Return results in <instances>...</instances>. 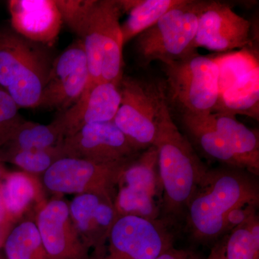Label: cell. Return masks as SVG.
Listing matches in <instances>:
<instances>
[{"mask_svg":"<svg viewBox=\"0 0 259 259\" xmlns=\"http://www.w3.org/2000/svg\"><path fill=\"white\" fill-rule=\"evenodd\" d=\"M256 176L233 167L208 169L191 197L185 218L194 240L202 243L225 236L227 214L241 206L259 204Z\"/></svg>","mask_w":259,"mask_h":259,"instance_id":"cell-1","label":"cell"},{"mask_svg":"<svg viewBox=\"0 0 259 259\" xmlns=\"http://www.w3.org/2000/svg\"><path fill=\"white\" fill-rule=\"evenodd\" d=\"M153 146L162 188L160 219L168 227L185 221L186 209L208 168L172 119L163 114Z\"/></svg>","mask_w":259,"mask_h":259,"instance_id":"cell-2","label":"cell"},{"mask_svg":"<svg viewBox=\"0 0 259 259\" xmlns=\"http://www.w3.org/2000/svg\"><path fill=\"white\" fill-rule=\"evenodd\" d=\"M53 62L47 46L0 30V88L19 109L39 107Z\"/></svg>","mask_w":259,"mask_h":259,"instance_id":"cell-3","label":"cell"},{"mask_svg":"<svg viewBox=\"0 0 259 259\" xmlns=\"http://www.w3.org/2000/svg\"><path fill=\"white\" fill-rule=\"evenodd\" d=\"M208 1L180 0L151 28L136 37L141 62L148 66L182 60L198 54L194 47L199 19Z\"/></svg>","mask_w":259,"mask_h":259,"instance_id":"cell-4","label":"cell"},{"mask_svg":"<svg viewBox=\"0 0 259 259\" xmlns=\"http://www.w3.org/2000/svg\"><path fill=\"white\" fill-rule=\"evenodd\" d=\"M121 13L117 0H97L81 40L89 71L88 84L83 95L100 82L119 85L123 77Z\"/></svg>","mask_w":259,"mask_h":259,"instance_id":"cell-5","label":"cell"},{"mask_svg":"<svg viewBox=\"0 0 259 259\" xmlns=\"http://www.w3.org/2000/svg\"><path fill=\"white\" fill-rule=\"evenodd\" d=\"M119 90L121 102L114 123L142 152L154 144L162 117L169 108L164 83L123 76Z\"/></svg>","mask_w":259,"mask_h":259,"instance_id":"cell-6","label":"cell"},{"mask_svg":"<svg viewBox=\"0 0 259 259\" xmlns=\"http://www.w3.org/2000/svg\"><path fill=\"white\" fill-rule=\"evenodd\" d=\"M163 66L168 104L182 115L212 113L218 97V70L212 56L197 54Z\"/></svg>","mask_w":259,"mask_h":259,"instance_id":"cell-7","label":"cell"},{"mask_svg":"<svg viewBox=\"0 0 259 259\" xmlns=\"http://www.w3.org/2000/svg\"><path fill=\"white\" fill-rule=\"evenodd\" d=\"M162 188L154 146L142 151L122 172L114 205L120 216H136L149 221L161 217Z\"/></svg>","mask_w":259,"mask_h":259,"instance_id":"cell-8","label":"cell"},{"mask_svg":"<svg viewBox=\"0 0 259 259\" xmlns=\"http://www.w3.org/2000/svg\"><path fill=\"white\" fill-rule=\"evenodd\" d=\"M161 219L120 216L105 246L90 259H154L173 248L175 234Z\"/></svg>","mask_w":259,"mask_h":259,"instance_id":"cell-9","label":"cell"},{"mask_svg":"<svg viewBox=\"0 0 259 259\" xmlns=\"http://www.w3.org/2000/svg\"><path fill=\"white\" fill-rule=\"evenodd\" d=\"M132 161L106 164L65 157L42 175L41 183L58 196L97 194L110 197L114 202L121 175Z\"/></svg>","mask_w":259,"mask_h":259,"instance_id":"cell-10","label":"cell"},{"mask_svg":"<svg viewBox=\"0 0 259 259\" xmlns=\"http://www.w3.org/2000/svg\"><path fill=\"white\" fill-rule=\"evenodd\" d=\"M88 81V61L79 39L54 59L39 107L65 111L81 98Z\"/></svg>","mask_w":259,"mask_h":259,"instance_id":"cell-11","label":"cell"},{"mask_svg":"<svg viewBox=\"0 0 259 259\" xmlns=\"http://www.w3.org/2000/svg\"><path fill=\"white\" fill-rule=\"evenodd\" d=\"M65 157L99 163H123L135 159L139 152L125 135L111 122L90 124L61 142Z\"/></svg>","mask_w":259,"mask_h":259,"instance_id":"cell-12","label":"cell"},{"mask_svg":"<svg viewBox=\"0 0 259 259\" xmlns=\"http://www.w3.org/2000/svg\"><path fill=\"white\" fill-rule=\"evenodd\" d=\"M194 47L219 53L253 47L251 23L227 3L208 1L199 17Z\"/></svg>","mask_w":259,"mask_h":259,"instance_id":"cell-13","label":"cell"},{"mask_svg":"<svg viewBox=\"0 0 259 259\" xmlns=\"http://www.w3.org/2000/svg\"><path fill=\"white\" fill-rule=\"evenodd\" d=\"M35 223L50 259H90L64 199L58 196L42 204Z\"/></svg>","mask_w":259,"mask_h":259,"instance_id":"cell-14","label":"cell"},{"mask_svg":"<svg viewBox=\"0 0 259 259\" xmlns=\"http://www.w3.org/2000/svg\"><path fill=\"white\" fill-rule=\"evenodd\" d=\"M70 214L85 246L95 255L105 246L112 226L119 218L113 199L97 194L75 195L69 204Z\"/></svg>","mask_w":259,"mask_h":259,"instance_id":"cell-15","label":"cell"},{"mask_svg":"<svg viewBox=\"0 0 259 259\" xmlns=\"http://www.w3.org/2000/svg\"><path fill=\"white\" fill-rule=\"evenodd\" d=\"M120 102L119 85L100 82L83 94L74 105L61 112L54 121L62 131L64 139L84 126L113 121Z\"/></svg>","mask_w":259,"mask_h":259,"instance_id":"cell-16","label":"cell"},{"mask_svg":"<svg viewBox=\"0 0 259 259\" xmlns=\"http://www.w3.org/2000/svg\"><path fill=\"white\" fill-rule=\"evenodd\" d=\"M8 7L16 33L47 47L55 42L63 24L55 0H11Z\"/></svg>","mask_w":259,"mask_h":259,"instance_id":"cell-17","label":"cell"},{"mask_svg":"<svg viewBox=\"0 0 259 259\" xmlns=\"http://www.w3.org/2000/svg\"><path fill=\"white\" fill-rule=\"evenodd\" d=\"M209 118L231 146L242 169L258 177V131L247 127L232 114L213 112L209 115Z\"/></svg>","mask_w":259,"mask_h":259,"instance_id":"cell-18","label":"cell"},{"mask_svg":"<svg viewBox=\"0 0 259 259\" xmlns=\"http://www.w3.org/2000/svg\"><path fill=\"white\" fill-rule=\"evenodd\" d=\"M2 194L7 218L17 224L34 203H44L42 183L37 177L24 171H6Z\"/></svg>","mask_w":259,"mask_h":259,"instance_id":"cell-19","label":"cell"},{"mask_svg":"<svg viewBox=\"0 0 259 259\" xmlns=\"http://www.w3.org/2000/svg\"><path fill=\"white\" fill-rule=\"evenodd\" d=\"M209 115H182V122L191 139L206 157L226 166L242 169L231 146L212 125Z\"/></svg>","mask_w":259,"mask_h":259,"instance_id":"cell-20","label":"cell"},{"mask_svg":"<svg viewBox=\"0 0 259 259\" xmlns=\"http://www.w3.org/2000/svg\"><path fill=\"white\" fill-rule=\"evenodd\" d=\"M213 112L244 115L258 121L259 67L218 94L217 103Z\"/></svg>","mask_w":259,"mask_h":259,"instance_id":"cell-21","label":"cell"},{"mask_svg":"<svg viewBox=\"0 0 259 259\" xmlns=\"http://www.w3.org/2000/svg\"><path fill=\"white\" fill-rule=\"evenodd\" d=\"M180 0H121V12L128 14L121 25L124 45L153 26Z\"/></svg>","mask_w":259,"mask_h":259,"instance_id":"cell-22","label":"cell"},{"mask_svg":"<svg viewBox=\"0 0 259 259\" xmlns=\"http://www.w3.org/2000/svg\"><path fill=\"white\" fill-rule=\"evenodd\" d=\"M64 140L62 131L55 121L48 125L23 120L15 128L0 152L44 149L54 147Z\"/></svg>","mask_w":259,"mask_h":259,"instance_id":"cell-23","label":"cell"},{"mask_svg":"<svg viewBox=\"0 0 259 259\" xmlns=\"http://www.w3.org/2000/svg\"><path fill=\"white\" fill-rule=\"evenodd\" d=\"M8 259H50L39 236L35 221L17 223L3 245Z\"/></svg>","mask_w":259,"mask_h":259,"instance_id":"cell-24","label":"cell"},{"mask_svg":"<svg viewBox=\"0 0 259 259\" xmlns=\"http://www.w3.org/2000/svg\"><path fill=\"white\" fill-rule=\"evenodd\" d=\"M218 70V94L245 74L259 67L258 52L253 47H247L212 56Z\"/></svg>","mask_w":259,"mask_h":259,"instance_id":"cell-25","label":"cell"},{"mask_svg":"<svg viewBox=\"0 0 259 259\" xmlns=\"http://www.w3.org/2000/svg\"><path fill=\"white\" fill-rule=\"evenodd\" d=\"M226 259H259V218L253 213L226 235Z\"/></svg>","mask_w":259,"mask_h":259,"instance_id":"cell-26","label":"cell"},{"mask_svg":"<svg viewBox=\"0 0 259 259\" xmlns=\"http://www.w3.org/2000/svg\"><path fill=\"white\" fill-rule=\"evenodd\" d=\"M65 158L61 143L44 149L0 152V161L18 166L22 171L33 176L42 175L55 162Z\"/></svg>","mask_w":259,"mask_h":259,"instance_id":"cell-27","label":"cell"},{"mask_svg":"<svg viewBox=\"0 0 259 259\" xmlns=\"http://www.w3.org/2000/svg\"><path fill=\"white\" fill-rule=\"evenodd\" d=\"M97 0H55L62 23L82 40Z\"/></svg>","mask_w":259,"mask_h":259,"instance_id":"cell-28","label":"cell"},{"mask_svg":"<svg viewBox=\"0 0 259 259\" xmlns=\"http://www.w3.org/2000/svg\"><path fill=\"white\" fill-rule=\"evenodd\" d=\"M11 97L0 88V148L11 137L15 128L24 120Z\"/></svg>","mask_w":259,"mask_h":259,"instance_id":"cell-29","label":"cell"},{"mask_svg":"<svg viewBox=\"0 0 259 259\" xmlns=\"http://www.w3.org/2000/svg\"><path fill=\"white\" fill-rule=\"evenodd\" d=\"M258 206L247 204L232 209L227 214L224 221V233L231 231L233 228L245 222L253 213L258 212Z\"/></svg>","mask_w":259,"mask_h":259,"instance_id":"cell-30","label":"cell"},{"mask_svg":"<svg viewBox=\"0 0 259 259\" xmlns=\"http://www.w3.org/2000/svg\"><path fill=\"white\" fill-rule=\"evenodd\" d=\"M197 256L193 253L173 248L167 250L154 259H196Z\"/></svg>","mask_w":259,"mask_h":259,"instance_id":"cell-31","label":"cell"},{"mask_svg":"<svg viewBox=\"0 0 259 259\" xmlns=\"http://www.w3.org/2000/svg\"><path fill=\"white\" fill-rule=\"evenodd\" d=\"M226 235L222 239L217 242L211 250L210 253L205 259H226L225 255V244H226ZM196 259H200L197 256Z\"/></svg>","mask_w":259,"mask_h":259,"instance_id":"cell-32","label":"cell"},{"mask_svg":"<svg viewBox=\"0 0 259 259\" xmlns=\"http://www.w3.org/2000/svg\"><path fill=\"white\" fill-rule=\"evenodd\" d=\"M7 170L5 168V163L0 161V224L10 222L7 218V213L5 211L4 202H3V194H2V184H3V177ZM14 224V223H13Z\"/></svg>","mask_w":259,"mask_h":259,"instance_id":"cell-33","label":"cell"},{"mask_svg":"<svg viewBox=\"0 0 259 259\" xmlns=\"http://www.w3.org/2000/svg\"><path fill=\"white\" fill-rule=\"evenodd\" d=\"M15 225L16 224H13V223L10 222L0 224V248L4 245L7 236L9 234L10 231L13 229Z\"/></svg>","mask_w":259,"mask_h":259,"instance_id":"cell-34","label":"cell"}]
</instances>
